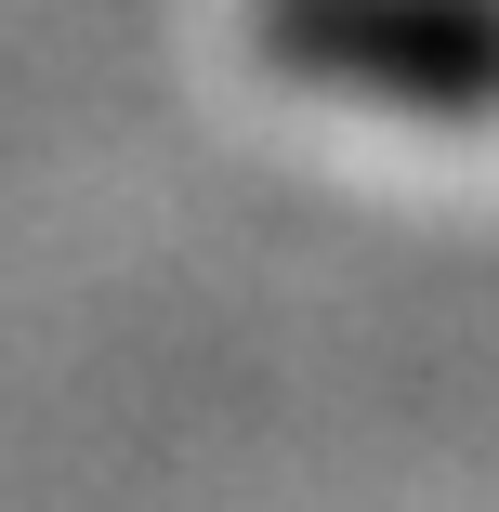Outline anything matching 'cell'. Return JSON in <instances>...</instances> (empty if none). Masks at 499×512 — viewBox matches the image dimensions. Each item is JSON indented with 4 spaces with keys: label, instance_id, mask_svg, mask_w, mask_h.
I'll return each mask as SVG.
<instances>
[{
    "label": "cell",
    "instance_id": "obj_1",
    "mask_svg": "<svg viewBox=\"0 0 499 512\" xmlns=\"http://www.w3.org/2000/svg\"><path fill=\"white\" fill-rule=\"evenodd\" d=\"M276 66L368 106H499V0H276Z\"/></svg>",
    "mask_w": 499,
    "mask_h": 512
}]
</instances>
